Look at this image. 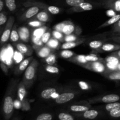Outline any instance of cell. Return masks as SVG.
Returning a JSON list of instances; mask_svg holds the SVG:
<instances>
[{
    "label": "cell",
    "instance_id": "1",
    "mask_svg": "<svg viewBox=\"0 0 120 120\" xmlns=\"http://www.w3.org/2000/svg\"><path fill=\"white\" fill-rule=\"evenodd\" d=\"M17 80H11L8 86L5 94L2 105V112L5 120H8L11 118L14 113V96L16 88Z\"/></svg>",
    "mask_w": 120,
    "mask_h": 120
},
{
    "label": "cell",
    "instance_id": "2",
    "mask_svg": "<svg viewBox=\"0 0 120 120\" xmlns=\"http://www.w3.org/2000/svg\"><path fill=\"white\" fill-rule=\"evenodd\" d=\"M38 66V61L35 59H33L25 71L22 82L24 83L27 89L30 88L36 79Z\"/></svg>",
    "mask_w": 120,
    "mask_h": 120
},
{
    "label": "cell",
    "instance_id": "3",
    "mask_svg": "<svg viewBox=\"0 0 120 120\" xmlns=\"http://www.w3.org/2000/svg\"><path fill=\"white\" fill-rule=\"evenodd\" d=\"M81 66L89 70L100 73L104 74L108 71V68L105 66L103 62H88L87 63L83 64Z\"/></svg>",
    "mask_w": 120,
    "mask_h": 120
},
{
    "label": "cell",
    "instance_id": "4",
    "mask_svg": "<svg viewBox=\"0 0 120 120\" xmlns=\"http://www.w3.org/2000/svg\"><path fill=\"white\" fill-rule=\"evenodd\" d=\"M14 21H15V18L13 16H10L8 18V21L5 24L4 29L1 37H0V43L1 44L6 43L10 38L11 33L12 29L14 26Z\"/></svg>",
    "mask_w": 120,
    "mask_h": 120
},
{
    "label": "cell",
    "instance_id": "5",
    "mask_svg": "<svg viewBox=\"0 0 120 120\" xmlns=\"http://www.w3.org/2000/svg\"><path fill=\"white\" fill-rule=\"evenodd\" d=\"M82 32V29L80 27L76 26L72 22L69 21H68L62 30V33L65 35H69L71 34L79 35Z\"/></svg>",
    "mask_w": 120,
    "mask_h": 120
},
{
    "label": "cell",
    "instance_id": "6",
    "mask_svg": "<svg viewBox=\"0 0 120 120\" xmlns=\"http://www.w3.org/2000/svg\"><path fill=\"white\" fill-rule=\"evenodd\" d=\"M75 97V94L72 92H66L60 94L55 98V102L57 104H62L68 103L71 100L73 99Z\"/></svg>",
    "mask_w": 120,
    "mask_h": 120
},
{
    "label": "cell",
    "instance_id": "7",
    "mask_svg": "<svg viewBox=\"0 0 120 120\" xmlns=\"http://www.w3.org/2000/svg\"><path fill=\"white\" fill-rule=\"evenodd\" d=\"M34 49L36 50L37 55L39 57L42 58H46L49 55H50L52 52V49L48 46H33Z\"/></svg>",
    "mask_w": 120,
    "mask_h": 120
},
{
    "label": "cell",
    "instance_id": "8",
    "mask_svg": "<svg viewBox=\"0 0 120 120\" xmlns=\"http://www.w3.org/2000/svg\"><path fill=\"white\" fill-rule=\"evenodd\" d=\"M41 9H42L38 7H29V8L27 9L26 11L21 16V19L24 21V20L28 19H30L36 16L39 12Z\"/></svg>",
    "mask_w": 120,
    "mask_h": 120
},
{
    "label": "cell",
    "instance_id": "9",
    "mask_svg": "<svg viewBox=\"0 0 120 120\" xmlns=\"http://www.w3.org/2000/svg\"><path fill=\"white\" fill-rule=\"evenodd\" d=\"M120 49V45L113 43H105L103 44L98 49L94 50L95 52H115Z\"/></svg>",
    "mask_w": 120,
    "mask_h": 120
},
{
    "label": "cell",
    "instance_id": "10",
    "mask_svg": "<svg viewBox=\"0 0 120 120\" xmlns=\"http://www.w3.org/2000/svg\"><path fill=\"white\" fill-rule=\"evenodd\" d=\"M102 5L114 11V12L120 13V0H107L102 3Z\"/></svg>",
    "mask_w": 120,
    "mask_h": 120
},
{
    "label": "cell",
    "instance_id": "11",
    "mask_svg": "<svg viewBox=\"0 0 120 120\" xmlns=\"http://www.w3.org/2000/svg\"><path fill=\"white\" fill-rule=\"evenodd\" d=\"M96 101L102 102L104 103H111L114 102L120 101V96L117 94H110L105 95L100 98L96 100Z\"/></svg>",
    "mask_w": 120,
    "mask_h": 120
},
{
    "label": "cell",
    "instance_id": "12",
    "mask_svg": "<svg viewBox=\"0 0 120 120\" xmlns=\"http://www.w3.org/2000/svg\"><path fill=\"white\" fill-rule=\"evenodd\" d=\"M93 9V6L89 2H84L77 7H74L70 9V11L74 12H80L90 11Z\"/></svg>",
    "mask_w": 120,
    "mask_h": 120
},
{
    "label": "cell",
    "instance_id": "13",
    "mask_svg": "<svg viewBox=\"0 0 120 120\" xmlns=\"http://www.w3.org/2000/svg\"><path fill=\"white\" fill-rule=\"evenodd\" d=\"M33 59H34V57L30 56V57L24 59L23 60L21 61V62L19 63V66L15 70V73L16 75H20L21 73L23 72L24 70H25Z\"/></svg>",
    "mask_w": 120,
    "mask_h": 120
},
{
    "label": "cell",
    "instance_id": "14",
    "mask_svg": "<svg viewBox=\"0 0 120 120\" xmlns=\"http://www.w3.org/2000/svg\"><path fill=\"white\" fill-rule=\"evenodd\" d=\"M16 48L18 51L21 53L22 55H24L25 56H30L33 53L32 48L23 43H18L16 45Z\"/></svg>",
    "mask_w": 120,
    "mask_h": 120
},
{
    "label": "cell",
    "instance_id": "15",
    "mask_svg": "<svg viewBox=\"0 0 120 120\" xmlns=\"http://www.w3.org/2000/svg\"><path fill=\"white\" fill-rule=\"evenodd\" d=\"M99 114V112L96 110H88L84 112H81L77 114L79 117H82L85 119L94 120L97 117Z\"/></svg>",
    "mask_w": 120,
    "mask_h": 120
},
{
    "label": "cell",
    "instance_id": "16",
    "mask_svg": "<svg viewBox=\"0 0 120 120\" xmlns=\"http://www.w3.org/2000/svg\"><path fill=\"white\" fill-rule=\"evenodd\" d=\"M91 107V105L88 104H75L72 105L69 107V110L71 111L72 112H84L87 110H89L90 108Z\"/></svg>",
    "mask_w": 120,
    "mask_h": 120
},
{
    "label": "cell",
    "instance_id": "17",
    "mask_svg": "<svg viewBox=\"0 0 120 120\" xmlns=\"http://www.w3.org/2000/svg\"><path fill=\"white\" fill-rule=\"evenodd\" d=\"M19 38L22 41L24 42H28L30 37V32L28 28L25 26H21L18 28Z\"/></svg>",
    "mask_w": 120,
    "mask_h": 120
},
{
    "label": "cell",
    "instance_id": "18",
    "mask_svg": "<svg viewBox=\"0 0 120 120\" xmlns=\"http://www.w3.org/2000/svg\"><path fill=\"white\" fill-rule=\"evenodd\" d=\"M68 60L69 62L76 63V64L80 66H82L83 64H86V63H87L88 62L86 59V55H75V56H73L71 58L69 59Z\"/></svg>",
    "mask_w": 120,
    "mask_h": 120
},
{
    "label": "cell",
    "instance_id": "19",
    "mask_svg": "<svg viewBox=\"0 0 120 120\" xmlns=\"http://www.w3.org/2000/svg\"><path fill=\"white\" fill-rule=\"evenodd\" d=\"M85 41V39H79V40L74 42H67L63 43L61 46L62 49H70L75 48L80 45L82 44Z\"/></svg>",
    "mask_w": 120,
    "mask_h": 120
},
{
    "label": "cell",
    "instance_id": "20",
    "mask_svg": "<svg viewBox=\"0 0 120 120\" xmlns=\"http://www.w3.org/2000/svg\"><path fill=\"white\" fill-rule=\"evenodd\" d=\"M25 85L23 82H21L18 84V90H17V95L18 99L21 101H23V100L25 98L26 94V91Z\"/></svg>",
    "mask_w": 120,
    "mask_h": 120
},
{
    "label": "cell",
    "instance_id": "21",
    "mask_svg": "<svg viewBox=\"0 0 120 120\" xmlns=\"http://www.w3.org/2000/svg\"><path fill=\"white\" fill-rule=\"evenodd\" d=\"M23 5L25 7H39L42 9H46L48 5L45 4L41 2H36V1H28L23 3Z\"/></svg>",
    "mask_w": 120,
    "mask_h": 120
},
{
    "label": "cell",
    "instance_id": "22",
    "mask_svg": "<svg viewBox=\"0 0 120 120\" xmlns=\"http://www.w3.org/2000/svg\"><path fill=\"white\" fill-rule=\"evenodd\" d=\"M35 18L41 22L45 23L49 20V16L46 9H43L35 16Z\"/></svg>",
    "mask_w": 120,
    "mask_h": 120
},
{
    "label": "cell",
    "instance_id": "23",
    "mask_svg": "<svg viewBox=\"0 0 120 120\" xmlns=\"http://www.w3.org/2000/svg\"><path fill=\"white\" fill-rule=\"evenodd\" d=\"M57 91V89L55 88H48V89H45V90H43L41 92V96L42 98H44V99H49L51 97H52V96L56 93Z\"/></svg>",
    "mask_w": 120,
    "mask_h": 120
},
{
    "label": "cell",
    "instance_id": "24",
    "mask_svg": "<svg viewBox=\"0 0 120 120\" xmlns=\"http://www.w3.org/2000/svg\"><path fill=\"white\" fill-rule=\"evenodd\" d=\"M120 19V14H116L115 15H113L110 19H109L108 21H105L104 23L101 25L98 28V29H100L102 28H105V27L108 26L109 25H114L115 23L117 22Z\"/></svg>",
    "mask_w": 120,
    "mask_h": 120
},
{
    "label": "cell",
    "instance_id": "25",
    "mask_svg": "<svg viewBox=\"0 0 120 120\" xmlns=\"http://www.w3.org/2000/svg\"><path fill=\"white\" fill-rule=\"evenodd\" d=\"M104 77L111 80H120V71H111L104 73Z\"/></svg>",
    "mask_w": 120,
    "mask_h": 120
},
{
    "label": "cell",
    "instance_id": "26",
    "mask_svg": "<svg viewBox=\"0 0 120 120\" xmlns=\"http://www.w3.org/2000/svg\"><path fill=\"white\" fill-rule=\"evenodd\" d=\"M19 35L18 29H16V25H14L13 26V28L12 29L11 33L10 35V40L12 42H16L19 39Z\"/></svg>",
    "mask_w": 120,
    "mask_h": 120
},
{
    "label": "cell",
    "instance_id": "27",
    "mask_svg": "<svg viewBox=\"0 0 120 120\" xmlns=\"http://www.w3.org/2000/svg\"><path fill=\"white\" fill-rule=\"evenodd\" d=\"M5 4L8 8V10L11 12H14L16 9V0H4Z\"/></svg>",
    "mask_w": 120,
    "mask_h": 120
},
{
    "label": "cell",
    "instance_id": "28",
    "mask_svg": "<svg viewBox=\"0 0 120 120\" xmlns=\"http://www.w3.org/2000/svg\"><path fill=\"white\" fill-rule=\"evenodd\" d=\"M46 30L47 28L46 26L39 27L33 31L32 36L41 38L42 35L46 32Z\"/></svg>",
    "mask_w": 120,
    "mask_h": 120
},
{
    "label": "cell",
    "instance_id": "29",
    "mask_svg": "<svg viewBox=\"0 0 120 120\" xmlns=\"http://www.w3.org/2000/svg\"><path fill=\"white\" fill-rule=\"evenodd\" d=\"M46 45L52 49H57L59 46V41L53 38L50 39Z\"/></svg>",
    "mask_w": 120,
    "mask_h": 120
},
{
    "label": "cell",
    "instance_id": "30",
    "mask_svg": "<svg viewBox=\"0 0 120 120\" xmlns=\"http://www.w3.org/2000/svg\"><path fill=\"white\" fill-rule=\"evenodd\" d=\"M86 59L87 62H103L104 60V59L101 58L94 54L86 55Z\"/></svg>",
    "mask_w": 120,
    "mask_h": 120
},
{
    "label": "cell",
    "instance_id": "31",
    "mask_svg": "<svg viewBox=\"0 0 120 120\" xmlns=\"http://www.w3.org/2000/svg\"><path fill=\"white\" fill-rule=\"evenodd\" d=\"M8 19L7 15L5 12H0V33L3 29L4 25L7 23Z\"/></svg>",
    "mask_w": 120,
    "mask_h": 120
},
{
    "label": "cell",
    "instance_id": "32",
    "mask_svg": "<svg viewBox=\"0 0 120 120\" xmlns=\"http://www.w3.org/2000/svg\"><path fill=\"white\" fill-rule=\"evenodd\" d=\"M61 57L64 59H69L71 58L73 56H75L76 54L73 52L71 51V50H69V49H63L62 51H61L60 53Z\"/></svg>",
    "mask_w": 120,
    "mask_h": 120
},
{
    "label": "cell",
    "instance_id": "33",
    "mask_svg": "<svg viewBox=\"0 0 120 120\" xmlns=\"http://www.w3.org/2000/svg\"><path fill=\"white\" fill-rule=\"evenodd\" d=\"M103 45V42L100 41H93L89 43V46L93 50L98 49Z\"/></svg>",
    "mask_w": 120,
    "mask_h": 120
},
{
    "label": "cell",
    "instance_id": "34",
    "mask_svg": "<svg viewBox=\"0 0 120 120\" xmlns=\"http://www.w3.org/2000/svg\"><path fill=\"white\" fill-rule=\"evenodd\" d=\"M45 70L48 73L53 74H57L59 73V69L57 67L53 65H47L45 66Z\"/></svg>",
    "mask_w": 120,
    "mask_h": 120
},
{
    "label": "cell",
    "instance_id": "35",
    "mask_svg": "<svg viewBox=\"0 0 120 120\" xmlns=\"http://www.w3.org/2000/svg\"><path fill=\"white\" fill-rule=\"evenodd\" d=\"M53 116L51 114L49 113H42L39 115L36 118L35 120H52Z\"/></svg>",
    "mask_w": 120,
    "mask_h": 120
},
{
    "label": "cell",
    "instance_id": "36",
    "mask_svg": "<svg viewBox=\"0 0 120 120\" xmlns=\"http://www.w3.org/2000/svg\"><path fill=\"white\" fill-rule=\"evenodd\" d=\"M58 118L59 120H75L71 115L66 112H60L59 114Z\"/></svg>",
    "mask_w": 120,
    "mask_h": 120
},
{
    "label": "cell",
    "instance_id": "37",
    "mask_svg": "<svg viewBox=\"0 0 120 120\" xmlns=\"http://www.w3.org/2000/svg\"><path fill=\"white\" fill-rule=\"evenodd\" d=\"M45 61L47 64H49V65H53L56 62V55H54V54H50L48 57H46Z\"/></svg>",
    "mask_w": 120,
    "mask_h": 120
},
{
    "label": "cell",
    "instance_id": "38",
    "mask_svg": "<svg viewBox=\"0 0 120 120\" xmlns=\"http://www.w3.org/2000/svg\"><path fill=\"white\" fill-rule=\"evenodd\" d=\"M84 2V0H66L67 4L72 7H77Z\"/></svg>",
    "mask_w": 120,
    "mask_h": 120
},
{
    "label": "cell",
    "instance_id": "39",
    "mask_svg": "<svg viewBox=\"0 0 120 120\" xmlns=\"http://www.w3.org/2000/svg\"><path fill=\"white\" fill-rule=\"evenodd\" d=\"M22 103V106H21V110L22 111H29L30 109V103H29V101L28 100V99L25 98L23 100V101H21Z\"/></svg>",
    "mask_w": 120,
    "mask_h": 120
},
{
    "label": "cell",
    "instance_id": "40",
    "mask_svg": "<svg viewBox=\"0 0 120 120\" xmlns=\"http://www.w3.org/2000/svg\"><path fill=\"white\" fill-rule=\"evenodd\" d=\"M46 10L48 12L52 14L53 15H56V14H58L60 11V9L59 7H56V6H48V8H46Z\"/></svg>",
    "mask_w": 120,
    "mask_h": 120
},
{
    "label": "cell",
    "instance_id": "41",
    "mask_svg": "<svg viewBox=\"0 0 120 120\" xmlns=\"http://www.w3.org/2000/svg\"><path fill=\"white\" fill-rule=\"evenodd\" d=\"M77 35H75V34H71V35H66L65 37L64 38L63 41H65V42H74V41H76L79 40V39L77 38Z\"/></svg>",
    "mask_w": 120,
    "mask_h": 120
},
{
    "label": "cell",
    "instance_id": "42",
    "mask_svg": "<svg viewBox=\"0 0 120 120\" xmlns=\"http://www.w3.org/2000/svg\"><path fill=\"white\" fill-rule=\"evenodd\" d=\"M52 35H53V37L54 38L56 39L59 40V41H63L64 39L63 37V34L61 32L59 31H57V30H53L52 32Z\"/></svg>",
    "mask_w": 120,
    "mask_h": 120
},
{
    "label": "cell",
    "instance_id": "43",
    "mask_svg": "<svg viewBox=\"0 0 120 120\" xmlns=\"http://www.w3.org/2000/svg\"><path fill=\"white\" fill-rule=\"evenodd\" d=\"M50 37H51V33L49 31L46 32L41 37L43 44H46L48 41L50 39Z\"/></svg>",
    "mask_w": 120,
    "mask_h": 120
},
{
    "label": "cell",
    "instance_id": "44",
    "mask_svg": "<svg viewBox=\"0 0 120 120\" xmlns=\"http://www.w3.org/2000/svg\"><path fill=\"white\" fill-rule=\"evenodd\" d=\"M43 22H41L38 20H34V21H31L29 22L28 25L32 27H35V28H39V27L42 26L43 25Z\"/></svg>",
    "mask_w": 120,
    "mask_h": 120
},
{
    "label": "cell",
    "instance_id": "45",
    "mask_svg": "<svg viewBox=\"0 0 120 120\" xmlns=\"http://www.w3.org/2000/svg\"><path fill=\"white\" fill-rule=\"evenodd\" d=\"M32 42L34 43V45L36 46H43V43L42 41V38L39 37H36V36H33L32 37Z\"/></svg>",
    "mask_w": 120,
    "mask_h": 120
},
{
    "label": "cell",
    "instance_id": "46",
    "mask_svg": "<svg viewBox=\"0 0 120 120\" xmlns=\"http://www.w3.org/2000/svg\"><path fill=\"white\" fill-rule=\"evenodd\" d=\"M109 114L112 118H120V108L110 111Z\"/></svg>",
    "mask_w": 120,
    "mask_h": 120
},
{
    "label": "cell",
    "instance_id": "47",
    "mask_svg": "<svg viewBox=\"0 0 120 120\" xmlns=\"http://www.w3.org/2000/svg\"><path fill=\"white\" fill-rule=\"evenodd\" d=\"M67 22H68V21H64V22H60V23H58V24H57L56 25H55V26H54V29H55V30L62 32V30H63V28H64V26H65V25L66 24Z\"/></svg>",
    "mask_w": 120,
    "mask_h": 120
},
{
    "label": "cell",
    "instance_id": "48",
    "mask_svg": "<svg viewBox=\"0 0 120 120\" xmlns=\"http://www.w3.org/2000/svg\"><path fill=\"white\" fill-rule=\"evenodd\" d=\"M119 59L113 56H109L105 58V61H106L107 62L114 63H116V64H118V62H119Z\"/></svg>",
    "mask_w": 120,
    "mask_h": 120
},
{
    "label": "cell",
    "instance_id": "49",
    "mask_svg": "<svg viewBox=\"0 0 120 120\" xmlns=\"http://www.w3.org/2000/svg\"><path fill=\"white\" fill-rule=\"evenodd\" d=\"M112 29H113V32L114 33H116V34L120 33V19L113 25Z\"/></svg>",
    "mask_w": 120,
    "mask_h": 120
},
{
    "label": "cell",
    "instance_id": "50",
    "mask_svg": "<svg viewBox=\"0 0 120 120\" xmlns=\"http://www.w3.org/2000/svg\"><path fill=\"white\" fill-rule=\"evenodd\" d=\"M107 68L111 70H116L118 68V64L114 63H110V62H107L106 63Z\"/></svg>",
    "mask_w": 120,
    "mask_h": 120
},
{
    "label": "cell",
    "instance_id": "51",
    "mask_svg": "<svg viewBox=\"0 0 120 120\" xmlns=\"http://www.w3.org/2000/svg\"><path fill=\"white\" fill-rule=\"evenodd\" d=\"M79 86L80 87L81 89L82 90H89L90 89V86L87 84V83L84 82H79Z\"/></svg>",
    "mask_w": 120,
    "mask_h": 120
},
{
    "label": "cell",
    "instance_id": "52",
    "mask_svg": "<svg viewBox=\"0 0 120 120\" xmlns=\"http://www.w3.org/2000/svg\"><path fill=\"white\" fill-rule=\"evenodd\" d=\"M22 54L21 53H20L19 52H15V56H14V58H15V60L17 63L18 62H20L21 61L22 59Z\"/></svg>",
    "mask_w": 120,
    "mask_h": 120
},
{
    "label": "cell",
    "instance_id": "53",
    "mask_svg": "<svg viewBox=\"0 0 120 120\" xmlns=\"http://www.w3.org/2000/svg\"><path fill=\"white\" fill-rule=\"evenodd\" d=\"M0 67H1L2 71H4V73L5 75H8V68H7V65H6L4 62H1V63H0Z\"/></svg>",
    "mask_w": 120,
    "mask_h": 120
},
{
    "label": "cell",
    "instance_id": "54",
    "mask_svg": "<svg viewBox=\"0 0 120 120\" xmlns=\"http://www.w3.org/2000/svg\"><path fill=\"white\" fill-rule=\"evenodd\" d=\"M22 103L19 100H15L14 101V108L16 109H21Z\"/></svg>",
    "mask_w": 120,
    "mask_h": 120
},
{
    "label": "cell",
    "instance_id": "55",
    "mask_svg": "<svg viewBox=\"0 0 120 120\" xmlns=\"http://www.w3.org/2000/svg\"><path fill=\"white\" fill-rule=\"evenodd\" d=\"M110 40H112V41L115 42H117L120 44V35H114V36H111L110 38Z\"/></svg>",
    "mask_w": 120,
    "mask_h": 120
},
{
    "label": "cell",
    "instance_id": "56",
    "mask_svg": "<svg viewBox=\"0 0 120 120\" xmlns=\"http://www.w3.org/2000/svg\"><path fill=\"white\" fill-rule=\"evenodd\" d=\"M110 55H111V56H115V57H117V58L120 59V50H117V51H115L114 52L112 53Z\"/></svg>",
    "mask_w": 120,
    "mask_h": 120
},
{
    "label": "cell",
    "instance_id": "57",
    "mask_svg": "<svg viewBox=\"0 0 120 120\" xmlns=\"http://www.w3.org/2000/svg\"><path fill=\"white\" fill-rule=\"evenodd\" d=\"M5 4V1L4 0H0V12L2 11L4 7Z\"/></svg>",
    "mask_w": 120,
    "mask_h": 120
},
{
    "label": "cell",
    "instance_id": "58",
    "mask_svg": "<svg viewBox=\"0 0 120 120\" xmlns=\"http://www.w3.org/2000/svg\"><path fill=\"white\" fill-rule=\"evenodd\" d=\"M12 120H20L18 118H17V117H16V118H14Z\"/></svg>",
    "mask_w": 120,
    "mask_h": 120
},
{
    "label": "cell",
    "instance_id": "59",
    "mask_svg": "<svg viewBox=\"0 0 120 120\" xmlns=\"http://www.w3.org/2000/svg\"><path fill=\"white\" fill-rule=\"evenodd\" d=\"M116 35H120V33H118V34H116Z\"/></svg>",
    "mask_w": 120,
    "mask_h": 120
},
{
    "label": "cell",
    "instance_id": "60",
    "mask_svg": "<svg viewBox=\"0 0 120 120\" xmlns=\"http://www.w3.org/2000/svg\"><path fill=\"white\" fill-rule=\"evenodd\" d=\"M118 68H119V69H120V65H119V66H118Z\"/></svg>",
    "mask_w": 120,
    "mask_h": 120
}]
</instances>
